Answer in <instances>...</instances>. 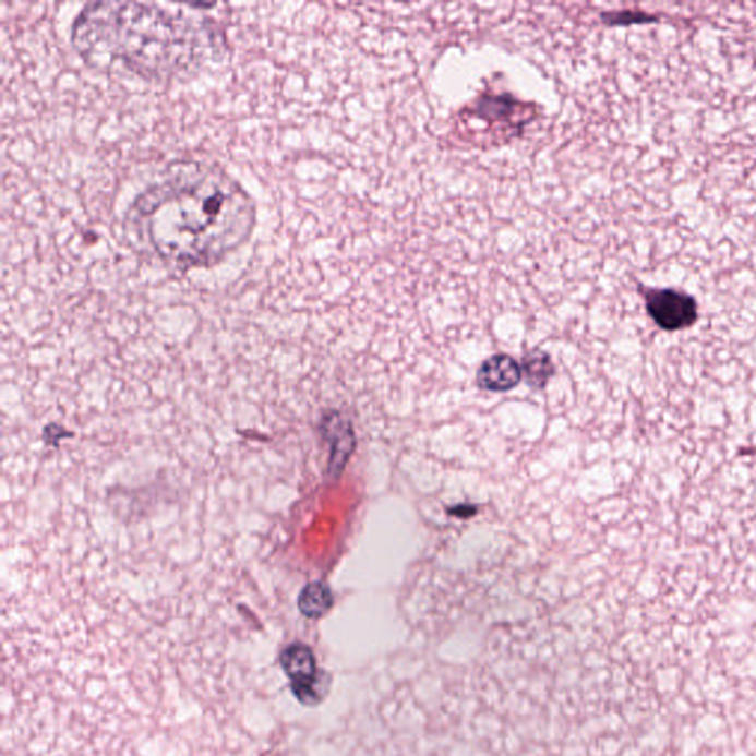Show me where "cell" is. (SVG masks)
<instances>
[{"mask_svg": "<svg viewBox=\"0 0 756 756\" xmlns=\"http://www.w3.org/2000/svg\"><path fill=\"white\" fill-rule=\"evenodd\" d=\"M299 611L311 620H319L332 609L333 595L327 585L312 583L303 588L299 596Z\"/></svg>", "mask_w": 756, "mask_h": 756, "instance_id": "cell-6", "label": "cell"}, {"mask_svg": "<svg viewBox=\"0 0 756 756\" xmlns=\"http://www.w3.org/2000/svg\"><path fill=\"white\" fill-rule=\"evenodd\" d=\"M286 675L291 681V691L303 705H319L328 692V676L316 667L311 647L295 643L286 647L279 658Z\"/></svg>", "mask_w": 756, "mask_h": 756, "instance_id": "cell-3", "label": "cell"}, {"mask_svg": "<svg viewBox=\"0 0 756 756\" xmlns=\"http://www.w3.org/2000/svg\"><path fill=\"white\" fill-rule=\"evenodd\" d=\"M524 373L526 382L530 386H544L549 382L551 373H553V365H551L549 355L541 352V350H533V352L525 355Z\"/></svg>", "mask_w": 756, "mask_h": 756, "instance_id": "cell-8", "label": "cell"}, {"mask_svg": "<svg viewBox=\"0 0 756 756\" xmlns=\"http://www.w3.org/2000/svg\"><path fill=\"white\" fill-rule=\"evenodd\" d=\"M254 225L252 195L223 167L190 158L170 163L124 215L133 248L181 271L223 262Z\"/></svg>", "mask_w": 756, "mask_h": 756, "instance_id": "cell-1", "label": "cell"}, {"mask_svg": "<svg viewBox=\"0 0 756 756\" xmlns=\"http://www.w3.org/2000/svg\"><path fill=\"white\" fill-rule=\"evenodd\" d=\"M515 104V99L509 96H490V98L480 99L478 112L487 120L494 116L500 117L501 120V117L512 115Z\"/></svg>", "mask_w": 756, "mask_h": 756, "instance_id": "cell-9", "label": "cell"}, {"mask_svg": "<svg viewBox=\"0 0 756 756\" xmlns=\"http://www.w3.org/2000/svg\"><path fill=\"white\" fill-rule=\"evenodd\" d=\"M71 44L92 69L120 67L149 81L192 76L228 52L223 26L192 3L89 2Z\"/></svg>", "mask_w": 756, "mask_h": 756, "instance_id": "cell-2", "label": "cell"}, {"mask_svg": "<svg viewBox=\"0 0 756 756\" xmlns=\"http://www.w3.org/2000/svg\"><path fill=\"white\" fill-rule=\"evenodd\" d=\"M645 299L651 320L667 332H679L696 323L697 303L686 292L674 288H651Z\"/></svg>", "mask_w": 756, "mask_h": 756, "instance_id": "cell-4", "label": "cell"}, {"mask_svg": "<svg viewBox=\"0 0 756 756\" xmlns=\"http://www.w3.org/2000/svg\"><path fill=\"white\" fill-rule=\"evenodd\" d=\"M601 20H603L605 26L617 27L651 23V21H656V16L646 14V12L643 11H612L601 14Z\"/></svg>", "mask_w": 756, "mask_h": 756, "instance_id": "cell-10", "label": "cell"}, {"mask_svg": "<svg viewBox=\"0 0 756 756\" xmlns=\"http://www.w3.org/2000/svg\"><path fill=\"white\" fill-rule=\"evenodd\" d=\"M521 371L519 363L508 355H495L480 365L478 373L479 386L484 391L507 392L520 383Z\"/></svg>", "mask_w": 756, "mask_h": 756, "instance_id": "cell-5", "label": "cell"}, {"mask_svg": "<svg viewBox=\"0 0 756 756\" xmlns=\"http://www.w3.org/2000/svg\"><path fill=\"white\" fill-rule=\"evenodd\" d=\"M327 432L333 445L332 469H344L353 448V433L350 424L336 416L328 421Z\"/></svg>", "mask_w": 756, "mask_h": 756, "instance_id": "cell-7", "label": "cell"}]
</instances>
